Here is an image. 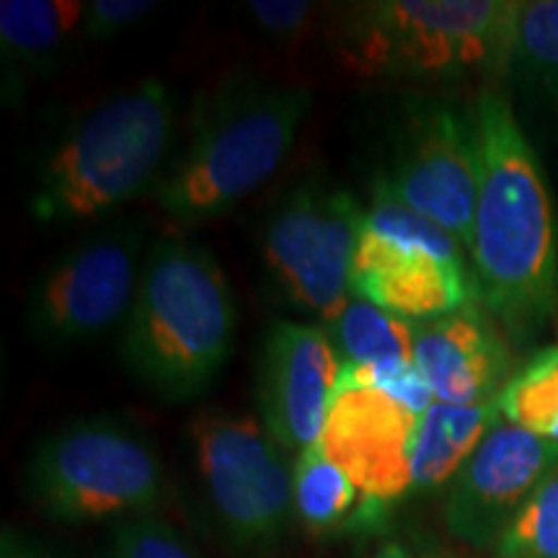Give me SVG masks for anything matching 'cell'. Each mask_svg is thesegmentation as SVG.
Segmentation results:
<instances>
[{"label": "cell", "instance_id": "cell-25", "mask_svg": "<svg viewBox=\"0 0 558 558\" xmlns=\"http://www.w3.org/2000/svg\"><path fill=\"white\" fill-rule=\"evenodd\" d=\"M316 9V3H300V0H256V3H248V13L256 21V26L269 37L282 41L298 39L308 29Z\"/></svg>", "mask_w": 558, "mask_h": 558}, {"label": "cell", "instance_id": "cell-18", "mask_svg": "<svg viewBox=\"0 0 558 558\" xmlns=\"http://www.w3.org/2000/svg\"><path fill=\"white\" fill-rule=\"evenodd\" d=\"M86 3L78 0H3L0 47L5 75H45L58 65L73 32H81Z\"/></svg>", "mask_w": 558, "mask_h": 558}, {"label": "cell", "instance_id": "cell-21", "mask_svg": "<svg viewBox=\"0 0 558 558\" xmlns=\"http://www.w3.org/2000/svg\"><path fill=\"white\" fill-rule=\"evenodd\" d=\"M505 422L558 445V347L541 349L499 393Z\"/></svg>", "mask_w": 558, "mask_h": 558}, {"label": "cell", "instance_id": "cell-19", "mask_svg": "<svg viewBox=\"0 0 558 558\" xmlns=\"http://www.w3.org/2000/svg\"><path fill=\"white\" fill-rule=\"evenodd\" d=\"M341 367H373L390 362H414V326L411 320L349 298V303L324 324Z\"/></svg>", "mask_w": 558, "mask_h": 558}, {"label": "cell", "instance_id": "cell-15", "mask_svg": "<svg viewBox=\"0 0 558 558\" xmlns=\"http://www.w3.org/2000/svg\"><path fill=\"white\" fill-rule=\"evenodd\" d=\"M414 365L432 396L452 407L497 403L512 378V357L478 305H465L448 316L416 320Z\"/></svg>", "mask_w": 558, "mask_h": 558}, {"label": "cell", "instance_id": "cell-12", "mask_svg": "<svg viewBox=\"0 0 558 558\" xmlns=\"http://www.w3.org/2000/svg\"><path fill=\"white\" fill-rule=\"evenodd\" d=\"M341 360L318 324L275 320L256 375L259 422L284 452L318 445L337 393Z\"/></svg>", "mask_w": 558, "mask_h": 558}, {"label": "cell", "instance_id": "cell-5", "mask_svg": "<svg viewBox=\"0 0 558 558\" xmlns=\"http://www.w3.org/2000/svg\"><path fill=\"white\" fill-rule=\"evenodd\" d=\"M173 122L166 83L143 81L111 96L45 160L29 199L32 218L45 226L101 218L156 190Z\"/></svg>", "mask_w": 558, "mask_h": 558}, {"label": "cell", "instance_id": "cell-16", "mask_svg": "<svg viewBox=\"0 0 558 558\" xmlns=\"http://www.w3.org/2000/svg\"><path fill=\"white\" fill-rule=\"evenodd\" d=\"M499 418L497 403H432L416 424L411 448V494H435L448 488Z\"/></svg>", "mask_w": 558, "mask_h": 558}, {"label": "cell", "instance_id": "cell-28", "mask_svg": "<svg viewBox=\"0 0 558 558\" xmlns=\"http://www.w3.org/2000/svg\"><path fill=\"white\" fill-rule=\"evenodd\" d=\"M554 318H556V333H558V303H556V316Z\"/></svg>", "mask_w": 558, "mask_h": 558}, {"label": "cell", "instance_id": "cell-6", "mask_svg": "<svg viewBox=\"0 0 558 558\" xmlns=\"http://www.w3.org/2000/svg\"><path fill=\"white\" fill-rule=\"evenodd\" d=\"M163 486L158 450L114 418H83L52 432L26 465V494L52 522L150 514L163 499Z\"/></svg>", "mask_w": 558, "mask_h": 558}, {"label": "cell", "instance_id": "cell-10", "mask_svg": "<svg viewBox=\"0 0 558 558\" xmlns=\"http://www.w3.org/2000/svg\"><path fill=\"white\" fill-rule=\"evenodd\" d=\"M403 205L435 222L469 254L478 199L476 122L445 101L409 111L393 163L378 179Z\"/></svg>", "mask_w": 558, "mask_h": 558}, {"label": "cell", "instance_id": "cell-8", "mask_svg": "<svg viewBox=\"0 0 558 558\" xmlns=\"http://www.w3.org/2000/svg\"><path fill=\"white\" fill-rule=\"evenodd\" d=\"M365 226L352 192L318 179L279 199L264 226L262 256L277 295L292 308L329 324L352 298L349 275Z\"/></svg>", "mask_w": 558, "mask_h": 558}, {"label": "cell", "instance_id": "cell-2", "mask_svg": "<svg viewBox=\"0 0 558 558\" xmlns=\"http://www.w3.org/2000/svg\"><path fill=\"white\" fill-rule=\"evenodd\" d=\"M235 300L226 271L199 243L166 235L145 259L122 333V360L166 401L205 393L233 349Z\"/></svg>", "mask_w": 558, "mask_h": 558}, {"label": "cell", "instance_id": "cell-11", "mask_svg": "<svg viewBox=\"0 0 558 558\" xmlns=\"http://www.w3.org/2000/svg\"><path fill=\"white\" fill-rule=\"evenodd\" d=\"M556 463V442L499 418L450 481L442 507L448 533L476 550L497 548L509 522Z\"/></svg>", "mask_w": 558, "mask_h": 558}, {"label": "cell", "instance_id": "cell-3", "mask_svg": "<svg viewBox=\"0 0 558 558\" xmlns=\"http://www.w3.org/2000/svg\"><path fill=\"white\" fill-rule=\"evenodd\" d=\"M313 104L305 86L230 81L194 111L190 145L158 179L156 202L177 226H199L246 199L290 156Z\"/></svg>", "mask_w": 558, "mask_h": 558}, {"label": "cell", "instance_id": "cell-17", "mask_svg": "<svg viewBox=\"0 0 558 558\" xmlns=\"http://www.w3.org/2000/svg\"><path fill=\"white\" fill-rule=\"evenodd\" d=\"M292 507L295 520L313 535L378 525L383 509H388L362 497L354 481L320 450V445L298 452L292 460Z\"/></svg>", "mask_w": 558, "mask_h": 558}, {"label": "cell", "instance_id": "cell-1", "mask_svg": "<svg viewBox=\"0 0 558 558\" xmlns=\"http://www.w3.org/2000/svg\"><path fill=\"white\" fill-rule=\"evenodd\" d=\"M478 199L471 271L478 300L514 341L535 337L558 303L554 197L505 90L488 86L473 107Z\"/></svg>", "mask_w": 558, "mask_h": 558}, {"label": "cell", "instance_id": "cell-22", "mask_svg": "<svg viewBox=\"0 0 558 558\" xmlns=\"http://www.w3.org/2000/svg\"><path fill=\"white\" fill-rule=\"evenodd\" d=\"M494 558H558V463L509 522Z\"/></svg>", "mask_w": 558, "mask_h": 558}, {"label": "cell", "instance_id": "cell-26", "mask_svg": "<svg viewBox=\"0 0 558 558\" xmlns=\"http://www.w3.org/2000/svg\"><path fill=\"white\" fill-rule=\"evenodd\" d=\"M0 558H65L37 538L21 533L19 527L5 525L0 535Z\"/></svg>", "mask_w": 558, "mask_h": 558}, {"label": "cell", "instance_id": "cell-14", "mask_svg": "<svg viewBox=\"0 0 558 558\" xmlns=\"http://www.w3.org/2000/svg\"><path fill=\"white\" fill-rule=\"evenodd\" d=\"M349 292L411 324L478 303L476 279L465 259L388 241L365 226L349 275Z\"/></svg>", "mask_w": 558, "mask_h": 558}, {"label": "cell", "instance_id": "cell-7", "mask_svg": "<svg viewBox=\"0 0 558 558\" xmlns=\"http://www.w3.org/2000/svg\"><path fill=\"white\" fill-rule=\"evenodd\" d=\"M190 435L202 492L228 546L239 554L275 548L295 520L284 450L246 414L205 411Z\"/></svg>", "mask_w": 558, "mask_h": 558}, {"label": "cell", "instance_id": "cell-13", "mask_svg": "<svg viewBox=\"0 0 558 558\" xmlns=\"http://www.w3.org/2000/svg\"><path fill=\"white\" fill-rule=\"evenodd\" d=\"M418 416L378 388L337 386L318 445L367 501L390 507L411 494Z\"/></svg>", "mask_w": 558, "mask_h": 558}, {"label": "cell", "instance_id": "cell-20", "mask_svg": "<svg viewBox=\"0 0 558 558\" xmlns=\"http://www.w3.org/2000/svg\"><path fill=\"white\" fill-rule=\"evenodd\" d=\"M509 75L558 109V0L520 3Z\"/></svg>", "mask_w": 558, "mask_h": 558}, {"label": "cell", "instance_id": "cell-4", "mask_svg": "<svg viewBox=\"0 0 558 558\" xmlns=\"http://www.w3.org/2000/svg\"><path fill=\"white\" fill-rule=\"evenodd\" d=\"M520 0H373L349 5L339 52L349 70L390 83L509 75Z\"/></svg>", "mask_w": 558, "mask_h": 558}, {"label": "cell", "instance_id": "cell-23", "mask_svg": "<svg viewBox=\"0 0 558 558\" xmlns=\"http://www.w3.org/2000/svg\"><path fill=\"white\" fill-rule=\"evenodd\" d=\"M101 558H199L192 543L160 514L114 522Z\"/></svg>", "mask_w": 558, "mask_h": 558}, {"label": "cell", "instance_id": "cell-9", "mask_svg": "<svg viewBox=\"0 0 558 558\" xmlns=\"http://www.w3.org/2000/svg\"><path fill=\"white\" fill-rule=\"evenodd\" d=\"M143 222H117L62 254L29 298V331L47 349L101 339L128 320L135 303Z\"/></svg>", "mask_w": 558, "mask_h": 558}, {"label": "cell", "instance_id": "cell-24", "mask_svg": "<svg viewBox=\"0 0 558 558\" xmlns=\"http://www.w3.org/2000/svg\"><path fill=\"white\" fill-rule=\"evenodd\" d=\"M156 9L150 0H94L86 3L81 21V37L83 41H107L117 34L137 24Z\"/></svg>", "mask_w": 558, "mask_h": 558}, {"label": "cell", "instance_id": "cell-27", "mask_svg": "<svg viewBox=\"0 0 558 558\" xmlns=\"http://www.w3.org/2000/svg\"><path fill=\"white\" fill-rule=\"evenodd\" d=\"M375 558H418L414 550H411L409 546H403V543H386L378 554H375Z\"/></svg>", "mask_w": 558, "mask_h": 558}]
</instances>
